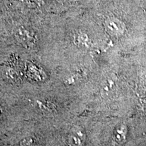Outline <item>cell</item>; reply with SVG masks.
<instances>
[{
  "label": "cell",
  "mask_w": 146,
  "mask_h": 146,
  "mask_svg": "<svg viewBox=\"0 0 146 146\" xmlns=\"http://www.w3.org/2000/svg\"><path fill=\"white\" fill-rule=\"evenodd\" d=\"M77 41L78 43H80V44L84 45H87L89 43V40L88 36H87V35L85 33H80L77 36Z\"/></svg>",
  "instance_id": "4"
},
{
  "label": "cell",
  "mask_w": 146,
  "mask_h": 146,
  "mask_svg": "<svg viewBox=\"0 0 146 146\" xmlns=\"http://www.w3.org/2000/svg\"><path fill=\"white\" fill-rule=\"evenodd\" d=\"M104 27L106 31L114 37H119L123 35L126 29L125 23L115 17L107 18L104 22Z\"/></svg>",
  "instance_id": "1"
},
{
  "label": "cell",
  "mask_w": 146,
  "mask_h": 146,
  "mask_svg": "<svg viewBox=\"0 0 146 146\" xmlns=\"http://www.w3.org/2000/svg\"><path fill=\"white\" fill-rule=\"evenodd\" d=\"M14 35L20 43L27 47H33L37 43L35 33L25 27H20L16 29Z\"/></svg>",
  "instance_id": "2"
},
{
  "label": "cell",
  "mask_w": 146,
  "mask_h": 146,
  "mask_svg": "<svg viewBox=\"0 0 146 146\" xmlns=\"http://www.w3.org/2000/svg\"><path fill=\"white\" fill-rule=\"evenodd\" d=\"M26 72L31 79L36 81H42L46 76L43 69L33 62H29L26 65Z\"/></svg>",
  "instance_id": "3"
}]
</instances>
